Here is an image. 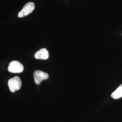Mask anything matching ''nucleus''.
Returning a JSON list of instances; mask_svg holds the SVG:
<instances>
[{
  "instance_id": "obj_1",
  "label": "nucleus",
  "mask_w": 122,
  "mask_h": 122,
  "mask_svg": "<svg viewBox=\"0 0 122 122\" xmlns=\"http://www.w3.org/2000/svg\"><path fill=\"white\" fill-rule=\"evenodd\" d=\"M8 86L10 91L14 93L21 88L22 86L21 80L19 76H14L8 81Z\"/></svg>"
},
{
  "instance_id": "obj_5",
  "label": "nucleus",
  "mask_w": 122,
  "mask_h": 122,
  "mask_svg": "<svg viewBox=\"0 0 122 122\" xmlns=\"http://www.w3.org/2000/svg\"><path fill=\"white\" fill-rule=\"evenodd\" d=\"M35 57L37 59L47 60L49 57V52L47 49L42 48L35 53Z\"/></svg>"
},
{
  "instance_id": "obj_3",
  "label": "nucleus",
  "mask_w": 122,
  "mask_h": 122,
  "mask_svg": "<svg viewBox=\"0 0 122 122\" xmlns=\"http://www.w3.org/2000/svg\"><path fill=\"white\" fill-rule=\"evenodd\" d=\"M8 70L11 73H21L24 70V66L18 61H11L9 64Z\"/></svg>"
},
{
  "instance_id": "obj_2",
  "label": "nucleus",
  "mask_w": 122,
  "mask_h": 122,
  "mask_svg": "<svg viewBox=\"0 0 122 122\" xmlns=\"http://www.w3.org/2000/svg\"><path fill=\"white\" fill-rule=\"evenodd\" d=\"M35 9V5L33 2H28L24 5L23 9L19 12L18 17L23 18L28 15Z\"/></svg>"
},
{
  "instance_id": "obj_4",
  "label": "nucleus",
  "mask_w": 122,
  "mask_h": 122,
  "mask_svg": "<svg viewBox=\"0 0 122 122\" xmlns=\"http://www.w3.org/2000/svg\"><path fill=\"white\" fill-rule=\"evenodd\" d=\"M49 77L48 74L41 71L37 70L34 74V78L35 82L37 85H39L44 81L48 79Z\"/></svg>"
},
{
  "instance_id": "obj_6",
  "label": "nucleus",
  "mask_w": 122,
  "mask_h": 122,
  "mask_svg": "<svg viewBox=\"0 0 122 122\" xmlns=\"http://www.w3.org/2000/svg\"><path fill=\"white\" fill-rule=\"evenodd\" d=\"M111 96L114 99H118L122 97V84L112 93Z\"/></svg>"
}]
</instances>
